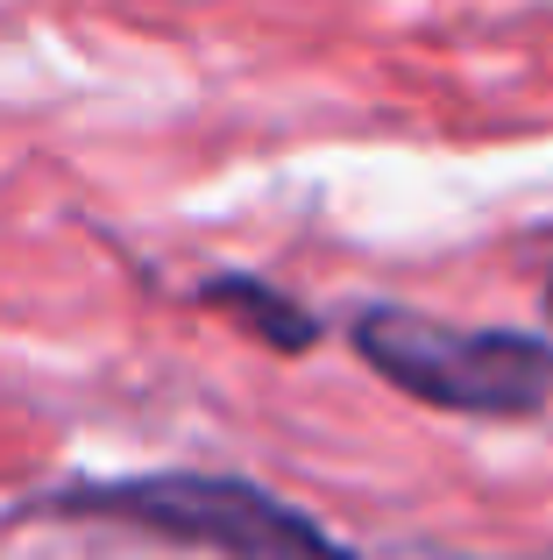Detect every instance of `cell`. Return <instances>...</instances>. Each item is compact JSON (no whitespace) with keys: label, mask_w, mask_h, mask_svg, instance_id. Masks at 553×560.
Listing matches in <instances>:
<instances>
[{"label":"cell","mask_w":553,"mask_h":560,"mask_svg":"<svg viewBox=\"0 0 553 560\" xmlns=\"http://www.w3.org/2000/svg\"><path fill=\"white\" fill-rule=\"evenodd\" d=\"M355 355L404 397L469 419H532L553 405V341L532 334H469L404 305H369L355 319Z\"/></svg>","instance_id":"obj_1"},{"label":"cell","mask_w":553,"mask_h":560,"mask_svg":"<svg viewBox=\"0 0 553 560\" xmlns=\"http://www.w3.org/2000/svg\"><path fill=\"white\" fill-rule=\"evenodd\" d=\"M64 511H93V518L142 525L178 547H207L227 560H348L341 539H327L305 511L276 504L256 482L235 476H136V482H99V490H71Z\"/></svg>","instance_id":"obj_2"},{"label":"cell","mask_w":553,"mask_h":560,"mask_svg":"<svg viewBox=\"0 0 553 560\" xmlns=\"http://www.w3.org/2000/svg\"><path fill=\"white\" fill-rule=\"evenodd\" d=\"M199 299H207V305H227L235 319H249V327L263 334L270 348H284V355H305V348L319 341V319L305 313V305H291L284 291L256 284V277H213Z\"/></svg>","instance_id":"obj_3"},{"label":"cell","mask_w":553,"mask_h":560,"mask_svg":"<svg viewBox=\"0 0 553 560\" xmlns=\"http://www.w3.org/2000/svg\"><path fill=\"white\" fill-rule=\"evenodd\" d=\"M546 313H553V284H546Z\"/></svg>","instance_id":"obj_4"}]
</instances>
